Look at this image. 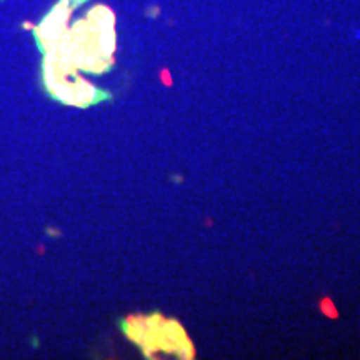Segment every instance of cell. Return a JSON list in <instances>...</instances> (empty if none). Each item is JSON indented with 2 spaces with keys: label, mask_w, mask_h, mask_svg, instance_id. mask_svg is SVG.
Wrapping results in <instances>:
<instances>
[{
  "label": "cell",
  "mask_w": 360,
  "mask_h": 360,
  "mask_svg": "<svg viewBox=\"0 0 360 360\" xmlns=\"http://www.w3.org/2000/svg\"><path fill=\"white\" fill-rule=\"evenodd\" d=\"M115 51V17L110 8L98 6L67 30L49 52L75 69L101 74L112 65Z\"/></svg>",
  "instance_id": "obj_1"
},
{
  "label": "cell",
  "mask_w": 360,
  "mask_h": 360,
  "mask_svg": "<svg viewBox=\"0 0 360 360\" xmlns=\"http://www.w3.org/2000/svg\"><path fill=\"white\" fill-rule=\"evenodd\" d=\"M125 334L143 349L146 355L155 352L174 354L180 359L193 357V347L179 322L165 321L160 315L129 319Z\"/></svg>",
  "instance_id": "obj_2"
},
{
  "label": "cell",
  "mask_w": 360,
  "mask_h": 360,
  "mask_svg": "<svg viewBox=\"0 0 360 360\" xmlns=\"http://www.w3.org/2000/svg\"><path fill=\"white\" fill-rule=\"evenodd\" d=\"M80 2L82 0H60L42 20V24L37 27L35 35H37L39 45L44 52L51 51L53 45L64 37V34L69 30L67 25H69L72 8L79 6Z\"/></svg>",
  "instance_id": "obj_3"
}]
</instances>
